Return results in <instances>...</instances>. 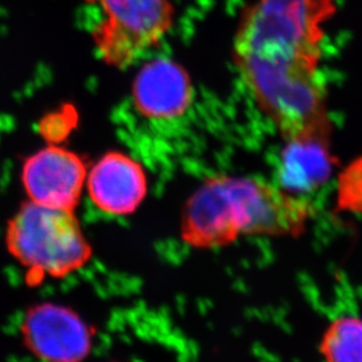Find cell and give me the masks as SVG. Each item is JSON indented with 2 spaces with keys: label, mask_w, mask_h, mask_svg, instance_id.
<instances>
[{
  "label": "cell",
  "mask_w": 362,
  "mask_h": 362,
  "mask_svg": "<svg viewBox=\"0 0 362 362\" xmlns=\"http://www.w3.org/2000/svg\"><path fill=\"white\" fill-rule=\"evenodd\" d=\"M335 6V0H255L237 28L240 80L285 142L331 141L322 62L324 26Z\"/></svg>",
  "instance_id": "6da1fadb"
},
{
  "label": "cell",
  "mask_w": 362,
  "mask_h": 362,
  "mask_svg": "<svg viewBox=\"0 0 362 362\" xmlns=\"http://www.w3.org/2000/svg\"><path fill=\"white\" fill-rule=\"evenodd\" d=\"M315 206L304 196L255 177L219 175L189 197L182 240L195 249H217L243 236H299Z\"/></svg>",
  "instance_id": "7a4b0ae2"
},
{
  "label": "cell",
  "mask_w": 362,
  "mask_h": 362,
  "mask_svg": "<svg viewBox=\"0 0 362 362\" xmlns=\"http://www.w3.org/2000/svg\"><path fill=\"white\" fill-rule=\"evenodd\" d=\"M7 251L26 271L28 285L74 274L93 256L79 219L72 210L25 202L7 223Z\"/></svg>",
  "instance_id": "3957f363"
},
{
  "label": "cell",
  "mask_w": 362,
  "mask_h": 362,
  "mask_svg": "<svg viewBox=\"0 0 362 362\" xmlns=\"http://www.w3.org/2000/svg\"><path fill=\"white\" fill-rule=\"evenodd\" d=\"M95 19L90 35L101 62L129 69L154 51L174 25L171 0H82Z\"/></svg>",
  "instance_id": "277c9868"
},
{
  "label": "cell",
  "mask_w": 362,
  "mask_h": 362,
  "mask_svg": "<svg viewBox=\"0 0 362 362\" xmlns=\"http://www.w3.org/2000/svg\"><path fill=\"white\" fill-rule=\"evenodd\" d=\"M21 333L28 352L45 361L79 362L92 352V327L65 305L46 301L28 308Z\"/></svg>",
  "instance_id": "5b68a950"
},
{
  "label": "cell",
  "mask_w": 362,
  "mask_h": 362,
  "mask_svg": "<svg viewBox=\"0 0 362 362\" xmlns=\"http://www.w3.org/2000/svg\"><path fill=\"white\" fill-rule=\"evenodd\" d=\"M132 83V103L151 122H174L192 110L195 89L185 67L164 55L144 58Z\"/></svg>",
  "instance_id": "8992f818"
},
{
  "label": "cell",
  "mask_w": 362,
  "mask_h": 362,
  "mask_svg": "<svg viewBox=\"0 0 362 362\" xmlns=\"http://www.w3.org/2000/svg\"><path fill=\"white\" fill-rule=\"evenodd\" d=\"M87 167L80 155L48 144L25 160L21 185L28 201L74 211L85 190Z\"/></svg>",
  "instance_id": "52a82bcc"
},
{
  "label": "cell",
  "mask_w": 362,
  "mask_h": 362,
  "mask_svg": "<svg viewBox=\"0 0 362 362\" xmlns=\"http://www.w3.org/2000/svg\"><path fill=\"white\" fill-rule=\"evenodd\" d=\"M85 189L100 211L110 216H129L147 197V173L129 155L110 151L87 171Z\"/></svg>",
  "instance_id": "ba28073f"
},
{
  "label": "cell",
  "mask_w": 362,
  "mask_h": 362,
  "mask_svg": "<svg viewBox=\"0 0 362 362\" xmlns=\"http://www.w3.org/2000/svg\"><path fill=\"white\" fill-rule=\"evenodd\" d=\"M285 144L278 167V185L299 196L322 187L331 174L329 144L312 141Z\"/></svg>",
  "instance_id": "9c48e42d"
},
{
  "label": "cell",
  "mask_w": 362,
  "mask_h": 362,
  "mask_svg": "<svg viewBox=\"0 0 362 362\" xmlns=\"http://www.w3.org/2000/svg\"><path fill=\"white\" fill-rule=\"evenodd\" d=\"M319 352L333 362H362V320L356 317H340L328 325Z\"/></svg>",
  "instance_id": "30bf717a"
},
{
  "label": "cell",
  "mask_w": 362,
  "mask_h": 362,
  "mask_svg": "<svg viewBox=\"0 0 362 362\" xmlns=\"http://www.w3.org/2000/svg\"><path fill=\"white\" fill-rule=\"evenodd\" d=\"M73 114L74 110H64L45 117L40 127L45 137H54V142L58 137H65L72 130L73 119H76Z\"/></svg>",
  "instance_id": "8fae6325"
}]
</instances>
